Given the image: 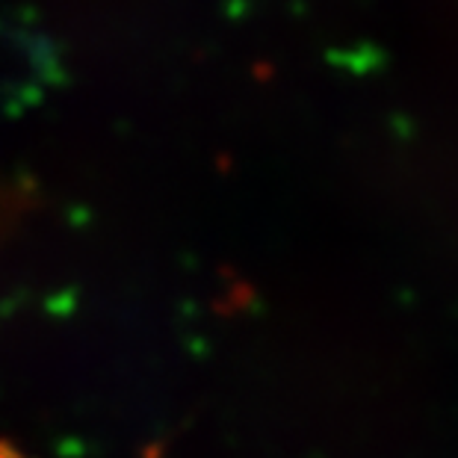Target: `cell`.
<instances>
[{
    "mask_svg": "<svg viewBox=\"0 0 458 458\" xmlns=\"http://www.w3.org/2000/svg\"><path fill=\"white\" fill-rule=\"evenodd\" d=\"M0 458H21V455H18L15 450H9L6 444H0Z\"/></svg>",
    "mask_w": 458,
    "mask_h": 458,
    "instance_id": "obj_1",
    "label": "cell"
}]
</instances>
